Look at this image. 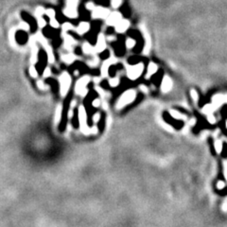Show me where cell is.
I'll list each match as a JSON object with an SVG mask.
<instances>
[{"label":"cell","mask_w":227,"mask_h":227,"mask_svg":"<svg viewBox=\"0 0 227 227\" xmlns=\"http://www.w3.org/2000/svg\"><path fill=\"white\" fill-rule=\"evenodd\" d=\"M144 71V65L142 62H137V64L128 67V77L129 79L135 81L142 75Z\"/></svg>","instance_id":"obj_1"},{"label":"cell","mask_w":227,"mask_h":227,"mask_svg":"<svg viewBox=\"0 0 227 227\" xmlns=\"http://www.w3.org/2000/svg\"><path fill=\"white\" fill-rule=\"evenodd\" d=\"M135 96H136L135 91H134V90H128V91H126L121 96V98H120V99L119 101V103H117V108L124 107L125 105L131 103L132 101H134Z\"/></svg>","instance_id":"obj_2"},{"label":"cell","mask_w":227,"mask_h":227,"mask_svg":"<svg viewBox=\"0 0 227 227\" xmlns=\"http://www.w3.org/2000/svg\"><path fill=\"white\" fill-rule=\"evenodd\" d=\"M60 88H61V94L62 96H65V94L68 92L70 84H71V78H70L69 74L65 72L62 73L61 78H60Z\"/></svg>","instance_id":"obj_3"},{"label":"cell","mask_w":227,"mask_h":227,"mask_svg":"<svg viewBox=\"0 0 227 227\" xmlns=\"http://www.w3.org/2000/svg\"><path fill=\"white\" fill-rule=\"evenodd\" d=\"M89 81H90V78L88 76H84V77L82 78V79H80L79 81H78V82L76 84V87H75L76 93L80 94L81 96L86 95V93H87V90H86V85L88 84Z\"/></svg>","instance_id":"obj_4"},{"label":"cell","mask_w":227,"mask_h":227,"mask_svg":"<svg viewBox=\"0 0 227 227\" xmlns=\"http://www.w3.org/2000/svg\"><path fill=\"white\" fill-rule=\"evenodd\" d=\"M77 5H78V0H67V8L65 12L67 17L76 18L78 16Z\"/></svg>","instance_id":"obj_5"},{"label":"cell","mask_w":227,"mask_h":227,"mask_svg":"<svg viewBox=\"0 0 227 227\" xmlns=\"http://www.w3.org/2000/svg\"><path fill=\"white\" fill-rule=\"evenodd\" d=\"M109 14H110V11L105 9V8H103V7H96V8H94V9H93L92 16L94 18L106 19Z\"/></svg>","instance_id":"obj_6"},{"label":"cell","mask_w":227,"mask_h":227,"mask_svg":"<svg viewBox=\"0 0 227 227\" xmlns=\"http://www.w3.org/2000/svg\"><path fill=\"white\" fill-rule=\"evenodd\" d=\"M120 20H122V17H121V14L119 12H113V13H110L108 15L107 17V20H106V23L109 25V26H115L117 23H119Z\"/></svg>","instance_id":"obj_7"},{"label":"cell","mask_w":227,"mask_h":227,"mask_svg":"<svg viewBox=\"0 0 227 227\" xmlns=\"http://www.w3.org/2000/svg\"><path fill=\"white\" fill-rule=\"evenodd\" d=\"M172 88V81L169 77L165 76L164 79L162 81V84H161V89L164 93H168L171 90Z\"/></svg>","instance_id":"obj_8"},{"label":"cell","mask_w":227,"mask_h":227,"mask_svg":"<svg viewBox=\"0 0 227 227\" xmlns=\"http://www.w3.org/2000/svg\"><path fill=\"white\" fill-rule=\"evenodd\" d=\"M106 48V43H105V38L102 34H99L98 37V43L95 46L96 52H102Z\"/></svg>","instance_id":"obj_9"},{"label":"cell","mask_w":227,"mask_h":227,"mask_svg":"<svg viewBox=\"0 0 227 227\" xmlns=\"http://www.w3.org/2000/svg\"><path fill=\"white\" fill-rule=\"evenodd\" d=\"M129 26H130L129 21L122 19V20H120L119 23H117L115 27V30L117 31V32L121 33V32H124V31H126L128 29Z\"/></svg>","instance_id":"obj_10"},{"label":"cell","mask_w":227,"mask_h":227,"mask_svg":"<svg viewBox=\"0 0 227 227\" xmlns=\"http://www.w3.org/2000/svg\"><path fill=\"white\" fill-rule=\"evenodd\" d=\"M113 62H115V60L114 59H109V60H106L104 62V64L102 65V67H101V74H102L103 77H106L108 76V71H109V67L111 66V65L113 64Z\"/></svg>","instance_id":"obj_11"},{"label":"cell","mask_w":227,"mask_h":227,"mask_svg":"<svg viewBox=\"0 0 227 227\" xmlns=\"http://www.w3.org/2000/svg\"><path fill=\"white\" fill-rule=\"evenodd\" d=\"M89 28H90V26L87 22H82L80 23L79 27L77 28V32L79 34H84L89 30Z\"/></svg>","instance_id":"obj_12"},{"label":"cell","mask_w":227,"mask_h":227,"mask_svg":"<svg viewBox=\"0 0 227 227\" xmlns=\"http://www.w3.org/2000/svg\"><path fill=\"white\" fill-rule=\"evenodd\" d=\"M31 52H32V55H31L30 61L32 64H34L37 60V55H38V48L34 43V39H32V41H31Z\"/></svg>","instance_id":"obj_13"},{"label":"cell","mask_w":227,"mask_h":227,"mask_svg":"<svg viewBox=\"0 0 227 227\" xmlns=\"http://www.w3.org/2000/svg\"><path fill=\"white\" fill-rule=\"evenodd\" d=\"M157 65H156L155 64H153V62H151L150 65H149L148 66V72H147V75H146V78L147 79H149V78H151L153 74H155L156 72H157Z\"/></svg>","instance_id":"obj_14"},{"label":"cell","mask_w":227,"mask_h":227,"mask_svg":"<svg viewBox=\"0 0 227 227\" xmlns=\"http://www.w3.org/2000/svg\"><path fill=\"white\" fill-rule=\"evenodd\" d=\"M15 38H16V40H17L18 43L24 44L27 41V34L25 32H23V31H18V33H17L16 36H15Z\"/></svg>","instance_id":"obj_15"},{"label":"cell","mask_w":227,"mask_h":227,"mask_svg":"<svg viewBox=\"0 0 227 227\" xmlns=\"http://www.w3.org/2000/svg\"><path fill=\"white\" fill-rule=\"evenodd\" d=\"M82 50L86 53V54H93V53H96V50H95V48H93V46H91L90 44L88 43H85L82 46Z\"/></svg>","instance_id":"obj_16"},{"label":"cell","mask_w":227,"mask_h":227,"mask_svg":"<svg viewBox=\"0 0 227 227\" xmlns=\"http://www.w3.org/2000/svg\"><path fill=\"white\" fill-rule=\"evenodd\" d=\"M62 60H64L66 64H72V62L75 61V56L71 53H68L67 55H64L62 56Z\"/></svg>","instance_id":"obj_17"},{"label":"cell","mask_w":227,"mask_h":227,"mask_svg":"<svg viewBox=\"0 0 227 227\" xmlns=\"http://www.w3.org/2000/svg\"><path fill=\"white\" fill-rule=\"evenodd\" d=\"M22 16L24 17V18H25L28 22H29V23H30V25H31V28L34 29V28H35V26H36V25H35V23H34V20H33L32 18H31V17H29L27 13H25V12L22 14Z\"/></svg>","instance_id":"obj_18"},{"label":"cell","mask_w":227,"mask_h":227,"mask_svg":"<svg viewBox=\"0 0 227 227\" xmlns=\"http://www.w3.org/2000/svg\"><path fill=\"white\" fill-rule=\"evenodd\" d=\"M73 44H75V40H74V39L71 36H66L65 37V46H66V48H70Z\"/></svg>","instance_id":"obj_19"},{"label":"cell","mask_w":227,"mask_h":227,"mask_svg":"<svg viewBox=\"0 0 227 227\" xmlns=\"http://www.w3.org/2000/svg\"><path fill=\"white\" fill-rule=\"evenodd\" d=\"M135 44H136V42L134 40V39H132V38L127 39L126 43H125V45H126V48H132L135 45Z\"/></svg>","instance_id":"obj_20"},{"label":"cell","mask_w":227,"mask_h":227,"mask_svg":"<svg viewBox=\"0 0 227 227\" xmlns=\"http://www.w3.org/2000/svg\"><path fill=\"white\" fill-rule=\"evenodd\" d=\"M9 38H10V42L12 45H15V28H12L11 30V32L9 34Z\"/></svg>","instance_id":"obj_21"},{"label":"cell","mask_w":227,"mask_h":227,"mask_svg":"<svg viewBox=\"0 0 227 227\" xmlns=\"http://www.w3.org/2000/svg\"><path fill=\"white\" fill-rule=\"evenodd\" d=\"M45 13V11L44 10V8H42V7L37 8V10H36V12H35V15L37 16V18L42 17V15H44Z\"/></svg>","instance_id":"obj_22"},{"label":"cell","mask_w":227,"mask_h":227,"mask_svg":"<svg viewBox=\"0 0 227 227\" xmlns=\"http://www.w3.org/2000/svg\"><path fill=\"white\" fill-rule=\"evenodd\" d=\"M215 150L218 153H221L222 151V143L221 141H216L215 143Z\"/></svg>","instance_id":"obj_23"},{"label":"cell","mask_w":227,"mask_h":227,"mask_svg":"<svg viewBox=\"0 0 227 227\" xmlns=\"http://www.w3.org/2000/svg\"><path fill=\"white\" fill-rule=\"evenodd\" d=\"M190 95H191V97H192V98H193V100L195 101V102H198V100H199V95H198L197 91H195V90H191V92H190Z\"/></svg>","instance_id":"obj_24"},{"label":"cell","mask_w":227,"mask_h":227,"mask_svg":"<svg viewBox=\"0 0 227 227\" xmlns=\"http://www.w3.org/2000/svg\"><path fill=\"white\" fill-rule=\"evenodd\" d=\"M45 14L48 15V16L51 19V18H55V12L52 9H48L45 11Z\"/></svg>","instance_id":"obj_25"},{"label":"cell","mask_w":227,"mask_h":227,"mask_svg":"<svg viewBox=\"0 0 227 227\" xmlns=\"http://www.w3.org/2000/svg\"><path fill=\"white\" fill-rule=\"evenodd\" d=\"M29 74H30V76H32L33 78H36L38 76V71L35 69L34 66H30V68H29Z\"/></svg>","instance_id":"obj_26"},{"label":"cell","mask_w":227,"mask_h":227,"mask_svg":"<svg viewBox=\"0 0 227 227\" xmlns=\"http://www.w3.org/2000/svg\"><path fill=\"white\" fill-rule=\"evenodd\" d=\"M109 83H110L111 86H114V87H115V86H117V85L119 84V80L117 79V78H114V79H111V80H110Z\"/></svg>","instance_id":"obj_27"},{"label":"cell","mask_w":227,"mask_h":227,"mask_svg":"<svg viewBox=\"0 0 227 227\" xmlns=\"http://www.w3.org/2000/svg\"><path fill=\"white\" fill-rule=\"evenodd\" d=\"M50 26L54 28H59V23L55 18H51L50 19Z\"/></svg>","instance_id":"obj_28"},{"label":"cell","mask_w":227,"mask_h":227,"mask_svg":"<svg viewBox=\"0 0 227 227\" xmlns=\"http://www.w3.org/2000/svg\"><path fill=\"white\" fill-rule=\"evenodd\" d=\"M109 56H110V52H109V50H103L102 51V53L100 54V58L101 59H104V60H106L107 58H109Z\"/></svg>","instance_id":"obj_29"},{"label":"cell","mask_w":227,"mask_h":227,"mask_svg":"<svg viewBox=\"0 0 227 227\" xmlns=\"http://www.w3.org/2000/svg\"><path fill=\"white\" fill-rule=\"evenodd\" d=\"M45 25H46L45 20L43 19L42 17H39V18H38V26L40 27V28H45Z\"/></svg>","instance_id":"obj_30"},{"label":"cell","mask_w":227,"mask_h":227,"mask_svg":"<svg viewBox=\"0 0 227 227\" xmlns=\"http://www.w3.org/2000/svg\"><path fill=\"white\" fill-rule=\"evenodd\" d=\"M19 28H21L23 30H28L29 29V25L28 24V23H26V22H23V23H21V24L19 25Z\"/></svg>","instance_id":"obj_31"},{"label":"cell","mask_w":227,"mask_h":227,"mask_svg":"<svg viewBox=\"0 0 227 227\" xmlns=\"http://www.w3.org/2000/svg\"><path fill=\"white\" fill-rule=\"evenodd\" d=\"M122 4V0H112V6L114 8H119Z\"/></svg>","instance_id":"obj_32"},{"label":"cell","mask_w":227,"mask_h":227,"mask_svg":"<svg viewBox=\"0 0 227 227\" xmlns=\"http://www.w3.org/2000/svg\"><path fill=\"white\" fill-rule=\"evenodd\" d=\"M71 28H72V25L70 24V23H65V24L62 25V30H65V31L69 30Z\"/></svg>","instance_id":"obj_33"},{"label":"cell","mask_w":227,"mask_h":227,"mask_svg":"<svg viewBox=\"0 0 227 227\" xmlns=\"http://www.w3.org/2000/svg\"><path fill=\"white\" fill-rule=\"evenodd\" d=\"M61 116H62V107L59 106L58 109H57V112H56V120H57V122L60 119Z\"/></svg>","instance_id":"obj_34"},{"label":"cell","mask_w":227,"mask_h":227,"mask_svg":"<svg viewBox=\"0 0 227 227\" xmlns=\"http://www.w3.org/2000/svg\"><path fill=\"white\" fill-rule=\"evenodd\" d=\"M225 186V183L223 181H219L218 184H217V187L219 189H222L223 187Z\"/></svg>","instance_id":"obj_35"},{"label":"cell","mask_w":227,"mask_h":227,"mask_svg":"<svg viewBox=\"0 0 227 227\" xmlns=\"http://www.w3.org/2000/svg\"><path fill=\"white\" fill-rule=\"evenodd\" d=\"M49 76H50V69L46 67V68H45V71H44V77L48 78Z\"/></svg>","instance_id":"obj_36"},{"label":"cell","mask_w":227,"mask_h":227,"mask_svg":"<svg viewBox=\"0 0 227 227\" xmlns=\"http://www.w3.org/2000/svg\"><path fill=\"white\" fill-rule=\"evenodd\" d=\"M94 8H95V6H94L93 3H88L87 5H86V9H87V10H92L93 11Z\"/></svg>","instance_id":"obj_37"},{"label":"cell","mask_w":227,"mask_h":227,"mask_svg":"<svg viewBox=\"0 0 227 227\" xmlns=\"http://www.w3.org/2000/svg\"><path fill=\"white\" fill-rule=\"evenodd\" d=\"M208 120H209L210 123H212V124H214V123L216 122V119H215V117H214L213 115H212V116L209 115V116H208Z\"/></svg>","instance_id":"obj_38"},{"label":"cell","mask_w":227,"mask_h":227,"mask_svg":"<svg viewBox=\"0 0 227 227\" xmlns=\"http://www.w3.org/2000/svg\"><path fill=\"white\" fill-rule=\"evenodd\" d=\"M37 86H38L39 88H41V89H44V88H45L44 83H43V82H42V81H39V82H37Z\"/></svg>","instance_id":"obj_39"},{"label":"cell","mask_w":227,"mask_h":227,"mask_svg":"<svg viewBox=\"0 0 227 227\" xmlns=\"http://www.w3.org/2000/svg\"><path fill=\"white\" fill-rule=\"evenodd\" d=\"M99 105V100L98 99H95L93 101V106H95V107H98Z\"/></svg>","instance_id":"obj_40"},{"label":"cell","mask_w":227,"mask_h":227,"mask_svg":"<svg viewBox=\"0 0 227 227\" xmlns=\"http://www.w3.org/2000/svg\"><path fill=\"white\" fill-rule=\"evenodd\" d=\"M108 40H109V41H113V40L115 41V36H109V37H108Z\"/></svg>","instance_id":"obj_41"},{"label":"cell","mask_w":227,"mask_h":227,"mask_svg":"<svg viewBox=\"0 0 227 227\" xmlns=\"http://www.w3.org/2000/svg\"><path fill=\"white\" fill-rule=\"evenodd\" d=\"M223 205H223V210L226 211V210H227V202H225L223 203Z\"/></svg>","instance_id":"obj_42"},{"label":"cell","mask_w":227,"mask_h":227,"mask_svg":"<svg viewBox=\"0 0 227 227\" xmlns=\"http://www.w3.org/2000/svg\"><path fill=\"white\" fill-rule=\"evenodd\" d=\"M226 128H227V120H226Z\"/></svg>","instance_id":"obj_43"}]
</instances>
